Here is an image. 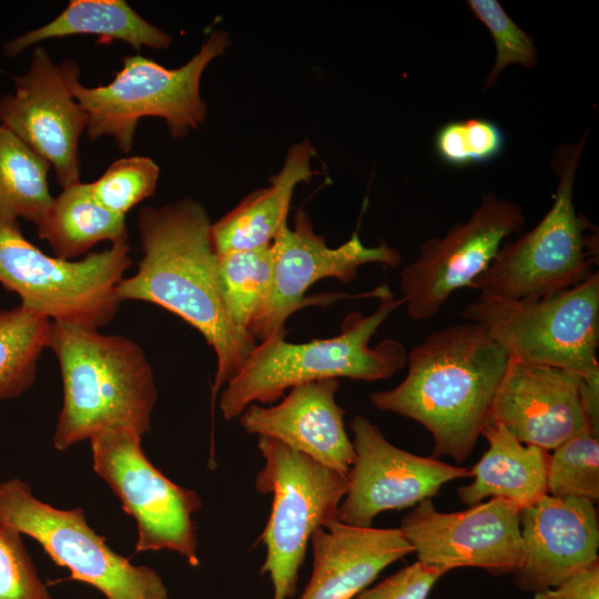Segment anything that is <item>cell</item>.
<instances>
[{
  "instance_id": "f546056e",
  "label": "cell",
  "mask_w": 599,
  "mask_h": 599,
  "mask_svg": "<svg viewBox=\"0 0 599 599\" xmlns=\"http://www.w3.org/2000/svg\"><path fill=\"white\" fill-rule=\"evenodd\" d=\"M160 169L149 156L121 158L90 183L93 197L106 210L125 216L136 204L154 194Z\"/></svg>"
},
{
  "instance_id": "836d02e7",
  "label": "cell",
  "mask_w": 599,
  "mask_h": 599,
  "mask_svg": "<svg viewBox=\"0 0 599 599\" xmlns=\"http://www.w3.org/2000/svg\"><path fill=\"white\" fill-rule=\"evenodd\" d=\"M531 599H599V560Z\"/></svg>"
},
{
  "instance_id": "484cf974",
  "label": "cell",
  "mask_w": 599,
  "mask_h": 599,
  "mask_svg": "<svg viewBox=\"0 0 599 599\" xmlns=\"http://www.w3.org/2000/svg\"><path fill=\"white\" fill-rule=\"evenodd\" d=\"M51 321L22 305L0 309V400L16 398L37 379Z\"/></svg>"
},
{
  "instance_id": "9c48e42d",
  "label": "cell",
  "mask_w": 599,
  "mask_h": 599,
  "mask_svg": "<svg viewBox=\"0 0 599 599\" xmlns=\"http://www.w3.org/2000/svg\"><path fill=\"white\" fill-rule=\"evenodd\" d=\"M258 449L264 465L255 489L273 496L271 515L260 537L266 549L260 572L270 576L273 599H288L296 593L312 535L337 519L348 478L273 438L260 436Z\"/></svg>"
},
{
  "instance_id": "8fae6325",
  "label": "cell",
  "mask_w": 599,
  "mask_h": 599,
  "mask_svg": "<svg viewBox=\"0 0 599 599\" xmlns=\"http://www.w3.org/2000/svg\"><path fill=\"white\" fill-rule=\"evenodd\" d=\"M141 439L129 428L94 434L89 439L93 470L135 519V552L170 550L196 567L200 561L193 515L202 507L201 498L164 476L145 456Z\"/></svg>"
},
{
  "instance_id": "4316f807",
  "label": "cell",
  "mask_w": 599,
  "mask_h": 599,
  "mask_svg": "<svg viewBox=\"0 0 599 599\" xmlns=\"http://www.w3.org/2000/svg\"><path fill=\"white\" fill-rule=\"evenodd\" d=\"M272 267L271 244L217 254L223 302L231 321L243 332L248 333L268 294Z\"/></svg>"
},
{
  "instance_id": "9a60e30c",
  "label": "cell",
  "mask_w": 599,
  "mask_h": 599,
  "mask_svg": "<svg viewBox=\"0 0 599 599\" xmlns=\"http://www.w3.org/2000/svg\"><path fill=\"white\" fill-rule=\"evenodd\" d=\"M520 511L506 499L490 498L441 512L426 499L402 518L399 529L424 565L446 572L480 568L499 576L514 573L520 565Z\"/></svg>"
},
{
  "instance_id": "ac0fdd59",
  "label": "cell",
  "mask_w": 599,
  "mask_h": 599,
  "mask_svg": "<svg viewBox=\"0 0 599 599\" xmlns=\"http://www.w3.org/2000/svg\"><path fill=\"white\" fill-rule=\"evenodd\" d=\"M597 505L575 497L545 495L520 511L521 560L514 572L518 588H554L598 561Z\"/></svg>"
},
{
  "instance_id": "2e32d148",
  "label": "cell",
  "mask_w": 599,
  "mask_h": 599,
  "mask_svg": "<svg viewBox=\"0 0 599 599\" xmlns=\"http://www.w3.org/2000/svg\"><path fill=\"white\" fill-rule=\"evenodd\" d=\"M349 427L355 457L347 474L348 488L337 511L341 522L372 527L378 514L432 499L445 484L470 476L467 467L394 446L362 415H356Z\"/></svg>"
},
{
  "instance_id": "d6a6232c",
  "label": "cell",
  "mask_w": 599,
  "mask_h": 599,
  "mask_svg": "<svg viewBox=\"0 0 599 599\" xmlns=\"http://www.w3.org/2000/svg\"><path fill=\"white\" fill-rule=\"evenodd\" d=\"M445 573L440 568L417 560L364 589L354 599H427L432 588Z\"/></svg>"
},
{
  "instance_id": "277c9868",
  "label": "cell",
  "mask_w": 599,
  "mask_h": 599,
  "mask_svg": "<svg viewBox=\"0 0 599 599\" xmlns=\"http://www.w3.org/2000/svg\"><path fill=\"white\" fill-rule=\"evenodd\" d=\"M402 305L404 298H396L389 288L373 314H347L341 333L334 337L292 343L285 339L284 329L257 343L221 393L223 417H238L248 405L273 403L286 389L306 383L341 377L366 382L390 378L406 365L404 345L393 338L374 347L369 343Z\"/></svg>"
},
{
  "instance_id": "5bb4252c",
  "label": "cell",
  "mask_w": 599,
  "mask_h": 599,
  "mask_svg": "<svg viewBox=\"0 0 599 599\" xmlns=\"http://www.w3.org/2000/svg\"><path fill=\"white\" fill-rule=\"evenodd\" d=\"M78 69L72 60L58 65L35 47L28 70L12 77L14 91L0 98V125L45 159L62 187L81 182L79 141L88 116L71 89Z\"/></svg>"
},
{
  "instance_id": "5b68a950",
  "label": "cell",
  "mask_w": 599,
  "mask_h": 599,
  "mask_svg": "<svg viewBox=\"0 0 599 599\" xmlns=\"http://www.w3.org/2000/svg\"><path fill=\"white\" fill-rule=\"evenodd\" d=\"M587 132L558 146L550 164L557 176L552 205L538 224L506 241L469 288L491 300L539 298L567 291L595 273L598 233L576 211L573 184Z\"/></svg>"
},
{
  "instance_id": "4fadbf2b",
  "label": "cell",
  "mask_w": 599,
  "mask_h": 599,
  "mask_svg": "<svg viewBox=\"0 0 599 599\" xmlns=\"http://www.w3.org/2000/svg\"><path fill=\"white\" fill-rule=\"evenodd\" d=\"M272 251V281L268 294L248 327L255 341H264L284 331L286 319L307 305L306 291L316 282L333 277L349 283L365 264L397 267L402 254L382 240L376 246H366L357 232L342 245L329 247L323 235L315 233L309 216L298 210L294 226L284 225L274 241Z\"/></svg>"
},
{
  "instance_id": "d4e9b609",
  "label": "cell",
  "mask_w": 599,
  "mask_h": 599,
  "mask_svg": "<svg viewBox=\"0 0 599 599\" xmlns=\"http://www.w3.org/2000/svg\"><path fill=\"white\" fill-rule=\"evenodd\" d=\"M50 169L45 159L0 125V220L40 223L53 200Z\"/></svg>"
},
{
  "instance_id": "ffe728a7",
  "label": "cell",
  "mask_w": 599,
  "mask_h": 599,
  "mask_svg": "<svg viewBox=\"0 0 599 599\" xmlns=\"http://www.w3.org/2000/svg\"><path fill=\"white\" fill-rule=\"evenodd\" d=\"M313 572L301 599H354L389 565L414 552L399 528L333 520L311 538Z\"/></svg>"
},
{
  "instance_id": "4dcf8cb0",
  "label": "cell",
  "mask_w": 599,
  "mask_h": 599,
  "mask_svg": "<svg viewBox=\"0 0 599 599\" xmlns=\"http://www.w3.org/2000/svg\"><path fill=\"white\" fill-rule=\"evenodd\" d=\"M467 6L495 42V62L481 92L495 85L501 72L511 64L527 69L536 67L538 49L534 39L509 17L498 0H468Z\"/></svg>"
},
{
  "instance_id": "cb8c5ba5",
  "label": "cell",
  "mask_w": 599,
  "mask_h": 599,
  "mask_svg": "<svg viewBox=\"0 0 599 599\" xmlns=\"http://www.w3.org/2000/svg\"><path fill=\"white\" fill-rule=\"evenodd\" d=\"M37 233L54 256L68 261L88 255L100 242L128 241L125 216L103 207L93 197L90 183L82 182L63 187L53 197Z\"/></svg>"
},
{
  "instance_id": "6da1fadb",
  "label": "cell",
  "mask_w": 599,
  "mask_h": 599,
  "mask_svg": "<svg viewBox=\"0 0 599 599\" xmlns=\"http://www.w3.org/2000/svg\"><path fill=\"white\" fill-rule=\"evenodd\" d=\"M211 225L194 199L143 207L136 222L143 256L136 272L120 282L118 296L159 305L204 336L216 356L215 395L238 374L257 343L226 312Z\"/></svg>"
},
{
  "instance_id": "3957f363",
  "label": "cell",
  "mask_w": 599,
  "mask_h": 599,
  "mask_svg": "<svg viewBox=\"0 0 599 599\" xmlns=\"http://www.w3.org/2000/svg\"><path fill=\"white\" fill-rule=\"evenodd\" d=\"M48 348L62 375L63 403L53 434L63 451L110 428L150 430L158 399L152 367L132 339L68 323L50 324Z\"/></svg>"
},
{
  "instance_id": "44dd1931",
  "label": "cell",
  "mask_w": 599,
  "mask_h": 599,
  "mask_svg": "<svg viewBox=\"0 0 599 599\" xmlns=\"http://www.w3.org/2000/svg\"><path fill=\"white\" fill-rule=\"evenodd\" d=\"M315 150L309 141L292 145L277 174L267 187L256 190L237 206L212 223L211 236L217 254L270 245L287 224L296 186L308 181L314 171Z\"/></svg>"
},
{
  "instance_id": "7c38bea8",
  "label": "cell",
  "mask_w": 599,
  "mask_h": 599,
  "mask_svg": "<svg viewBox=\"0 0 599 599\" xmlns=\"http://www.w3.org/2000/svg\"><path fill=\"white\" fill-rule=\"evenodd\" d=\"M525 222L518 203L485 193L466 222L453 225L444 237L425 241L418 257L402 268L407 315L415 321L434 317L456 291L470 286Z\"/></svg>"
},
{
  "instance_id": "e0dca14e",
  "label": "cell",
  "mask_w": 599,
  "mask_h": 599,
  "mask_svg": "<svg viewBox=\"0 0 599 599\" xmlns=\"http://www.w3.org/2000/svg\"><path fill=\"white\" fill-rule=\"evenodd\" d=\"M581 383L576 373L510 358L488 422L501 425L526 445L551 451L572 437L591 435L581 405Z\"/></svg>"
},
{
  "instance_id": "52a82bcc",
  "label": "cell",
  "mask_w": 599,
  "mask_h": 599,
  "mask_svg": "<svg viewBox=\"0 0 599 599\" xmlns=\"http://www.w3.org/2000/svg\"><path fill=\"white\" fill-rule=\"evenodd\" d=\"M131 265L128 241L68 261L34 246L18 221L0 220V284L52 322L97 329L110 324L121 304L118 286Z\"/></svg>"
},
{
  "instance_id": "603a6c76",
  "label": "cell",
  "mask_w": 599,
  "mask_h": 599,
  "mask_svg": "<svg viewBox=\"0 0 599 599\" xmlns=\"http://www.w3.org/2000/svg\"><path fill=\"white\" fill-rule=\"evenodd\" d=\"M94 34L97 43L122 41L140 51L142 47L167 49L172 37L142 18L124 0H72L50 22L3 43V52L16 58L31 45L45 40Z\"/></svg>"
},
{
  "instance_id": "f1b7e54d",
  "label": "cell",
  "mask_w": 599,
  "mask_h": 599,
  "mask_svg": "<svg viewBox=\"0 0 599 599\" xmlns=\"http://www.w3.org/2000/svg\"><path fill=\"white\" fill-rule=\"evenodd\" d=\"M505 143V133L496 122L468 118L443 124L435 134L434 149L445 164L466 167L495 161Z\"/></svg>"
},
{
  "instance_id": "d6986e66",
  "label": "cell",
  "mask_w": 599,
  "mask_h": 599,
  "mask_svg": "<svg viewBox=\"0 0 599 599\" xmlns=\"http://www.w3.org/2000/svg\"><path fill=\"white\" fill-rule=\"evenodd\" d=\"M338 388L336 378L294 386L277 405H248L240 424L248 434L278 440L347 475L355 453L345 430V410L335 398Z\"/></svg>"
},
{
  "instance_id": "8992f818",
  "label": "cell",
  "mask_w": 599,
  "mask_h": 599,
  "mask_svg": "<svg viewBox=\"0 0 599 599\" xmlns=\"http://www.w3.org/2000/svg\"><path fill=\"white\" fill-rule=\"evenodd\" d=\"M230 42L229 32L213 30L200 50L175 69L141 54L123 57L114 79L94 88L81 84L78 69L71 78V89L87 113L89 139L110 136L122 152L129 153L143 118L163 120L174 139L199 129L207 114L201 95L203 72L224 54Z\"/></svg>"
},
{
  "instance_id": "30bf717a",
  "label": "cell",
  "mask_w": 599,
  "mask_h": 599,
  "mask_svg": "<svg viewBox=\"0 0 599 599\" xmlns=\"http://www.w3.org/2000/svg\"><path fill=\"white\" fill-rule=\"evenodd\" d=\"M0 525L33 538L57 565L70 570L68 579L94 587L106 599H169L160 575L116 554L89 526L81 508L43 502L20 478L0 483Z\"/></svg>"
},
{
  "instance_id": "ba28073f",
  "label": "cell",
  "mask_w": 599,
  "mask_h": 599,
  "mask_svg": "<svg viewBox=\"0 0 599 599\" xmlns=\"http://www.w3.org/2000/svg\"><path fill=\"white\" fill-rule=\"evenodd\" d=\"M510 358L599 376V273L555 295L524 300L478 296L461 313Z\"/></svg>"
},
{
  "instance_id": "7402d4cb",
  "label": "cell",
  "mask_w": 599,
  "mask_h": 599,
  "mask_svg": "<svg viewBox=\"0 0 599 599\" xmlns=\"http://www.w3.org/2000/svg\"><path fill=\"white\" fill-rule=\"evenodd\" d=\"M481 436L488 448L471 467L474 478L458 488L459 500L468 506L485 498H502L520 510L547 495L549 453L519 441L499 424L488 422Z\"/></svg>"
},
{
  "instance_id": "1f68e13d",
  "label": "cell",
  "mask_w": 599,
  "mask_h": 599,
  "mask_svg": "<svg viewBox=\"0 0 599 599\" xmlns=\"http://www.w3.org/2000/svg\"><path fill=\"white\" fill-rule=\"evenodd\" d=\"M21 535L0 525V599H52Z\"/></svg>"
},
{
  "instance_id": "7a4b0ae2",
  "label": "cell",
  "mask_w": 599,
  "mask_h": 599,
  "mask_svg": "<svg viewBox=\"0 0 599 599\" xmlns=\"http://www.w3.org/2000/svg\"><path fill=\"white\" fill-rule=\"evenodd\" d=\"M509 361L479 325H448L412 348L397 386L372 393L369 400L423 425L434 440L433 457L461 463L481 436Z\"/></svg>"
},
{
  "instance_id": "83f0119b",
  "label": "cell",
  "mask_w": 599,
  "mask_h": 599,
  "mask_svg": "<svg viewBox=\"0 0 599 599\" xmlns=\"http://www.w3.org/2000/svg\"><path fill=\"white\" fill-rule=\"evenodd\" d=\"M547 494L599 501V439L572 437L549 453Z\"/></svg>"
}]
</instances>
